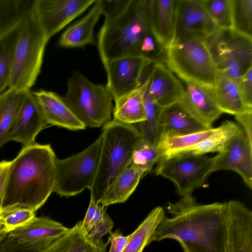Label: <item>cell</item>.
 Instances as JSON below:
<instances>
[{
	"label": "cell",
	"mask_w": 252,
	"mask_h": 252,
	"mask_svg": "<svg viewBox=\"0 0 252 252\" xmlns=\"http://www.w3.org/2000/svg\"><path fill=\"white\" fill-rule=\"evenodd\" d=\"M167 210L172 217H163L151 242L172 239L184 252H228L226 202L199 204L194 198H181Z\"/></svg>",
	"instance_id": "1"
},
{
	"label": "cell",
	"mask_w": 252,
	"mask_h": 252,
	"mask_svg": "<svg viewBox=\"0 0 252 252\" xmlns=\"http://www.w3.org/2000/svg\"><path fill=\"white\" fill-rule=\"evenodd\" d=\"M57 158L50 144L23 147L10 161L2 206L23 205L35 212L54 192Z\"/></svg>",
	"instance_id": "2"
},
{
	"label": "cell",
	"mask_w": 252,
	"mask_h": 252,
	"mask_svg": "<svg viewBox=\"0 0 252 252\" xmlns=\"http://www.w3.org/2000/svg\"><path fill=\"white\" fill-rule=\"evenodd\" d=\"M151 32L149 0H131L124 13L104 22L97 38V48L103 64L124 57L140 56L144 37Z\"/></svg>",
	"instance_id": "3"
},
{
	"label": "cell",
	"mask_w": 252,
	"mask_h": 252,
	"mask_svg": "<svg viewBox=\"0 0 252 252\" xmlns=\"http://www.w3.org/2000/svg\"><path fill=\"white\" fill-rule=\"evenodd\" d=\"M102 144L91 198L99 204L115 179L130 165L132 154L141 140L135 125L112 120L103 126Z\"/></svg>",
	"instance_id": "4"
},
{
	"label": "cell",
	"mask_w": 252,
	"mask_h": 252,
	"mask_svg": "<svg viewBox=\"0 0 252 252\" xmlns=\"http://www.w3.org/2000/svg\"><path fill=\"white\" fill-rule=\"evenodd\" d=\"M49 40L40 27L32 8L25 18L18 39L8 88L24 93L31 90L40 73Z\"/></svg>",
	"instance_id": "5"
},
{
	"label": "cell",
	"mask_w": 252,
	"mask_h": 252,
	"mask_svg": "<svg viewBox=\"0 0 252 252\" xmlns=\"http://www.w3.org/2000/svg\"><path fill=\"white\" fill-rule=\"evenodd\" d=\"M62 97L86 127H99L112 121L113 97L107 86L93 83L78 71L68 79Z\"/></svg>",
	"instance_id": "6"
},
{
	"label": "cell",
	"mask_w": 252,
	"mask_h": 252,
	"mask_svg": "<svg viewBox=\"0 0 252 252\" xmlns=\"http://www.w3.org/2000/svg\"><path fill=\"white\" fill-rule=\"evenodd\" d=\"M164 62L185 83L215 87L218 71L205 40L184 37L172 42L165 49Z\"/></svg>",
	"instance_id": "7"
},
{
	"label": "cell",
	"mask_w": 252,
	"mask_h": 252,
	"mask_svg": "<svg viewBox=\"0 0 252 252\" xmlns=\"http://www.w3.org/2000/svg\"><path fill=\"white\" fill-rule=\"evenodd\" d=\"M103 134L85 150L63 159L56 160L54 192L61 196L70 197L90 189L97 169Z\"/></svg>",
	"instance_id": "8"
},
{
	"label": "cell",
	"mask_w": 252,
	"mask_h": 252,
	"mask_svg": "<svg viewBox=\"0 0 252 252\" xmlns=\"http://www.w3.org/2000/svg\"><path fill=\"white\" fill-rule=\"evenodd\" d=\"M213 157L179 152L162 157L155 173L171 181L181 198L193 196L196 189L204 187L212 172Z\"/></svg>",
	"instance_id": "9"
},
{
	"label": "cell",
	"mask_w": 252,
	"mask_h": 252,
	"mask_svg": "<svg viewBox=\"0 0 252 252\" xmlns=\"http://www.w3.org/2000/svg\"><path fill=\"white\" fill-rule=\"evenodd\" d=\"M205 41L217 71L237 80L252 66V38L222 28Z\"/></svg>",
	"instance_id": "10"
},
{
	"label": "cell",
	"mask_w": 252,
	"mask_h": 252,
	"mask_svg": "<svg viewBox=\"0 0 252 252\" xmlns=\"http://www.w3.org/2000/svg\"><path fill=\"white\" fill-rule=\"evenodd\" d=\"M96 0H34L33 11L49 40Z\"/></svg>",
	"instance_id": "11"
},
{
	"label": "cell",
	"mask_w": 252,
	"mask_h": 252,
	"mask_svg": "<svg viewBox=\"0 0 252 252\" xmlns=\"http://www.w3.org/2000/svg\"><path fill=\"white\" fill-rule=\"evenodd\" d=\"M154 63L143 57L128 56L104 63L107 74L106 85L113 100L140 86L147 76L149 66Z\"/></svg>",
	"instance_id": "12"
},
{
	"label": "cell",
	"mask_w": 252,
	"mask_h": 252,
	"mask_svg": "<svg viewBox=\"0 0 252 252\" xmlns=\"http://www.w3.org/2000/svg\"><path fill=\"white\" fill-rule=\"evenodd\" d=\"M217 29L200 0H175L172 42L184 37L205 41Z\"/></svg>",
	"instance_id": "13"
},
{
	"label": "cell",
	"mask_w": 252,
	"mask_h": 252,
	"mask_svg": "<svg viewBox=\"0 0 252 252\" xmlns=\"http://www.w3.org/2000/svg\"><path fill=\"white\" fill-rule=\"evenodd\" d=\"M229 170L237 173L252 188V143L240 126L225 146L213 157L212 172Z\"/></svg>",
	"instance_id": "14"
},
{
	"label": "cell",
	"mask_w": 252,
	"mask_h": 252,
	"mask_svg": "<svg viewBox=\"0 0 252 252\" xmlns=\"http://www.w3.org/2000/svg\"><path fill=\"white\" fill-rule=\"evenodd\" d=\"M48 125L40 105L32 90L25 93L8 134L7 141L23 147L36 143L38 134Z\"/></svg>",
	"instance_id": "15"
},
{
	"label": "cell",
	"mask_w": 252,
	"mask_h": 252,
	"mask_svg": "<svg viewBox=\"0 0 252 252\" xmlns=\"http://www.w3.org/2000/svg\"><path fill=\"white\" fill-rule=\"evenodd\" d=\"M179 102L207 128L212 127V124L222 113L214 87L196 83H186L184 94Z\"/></svg>",
	"instance_id": "16"
},
{
	"label": "cell",
	"mask_w": 252,
	"mask_h": 252,
	"mask_svg": "<svg viewBox=\"0 0 252 252\" xmlns=\"http://www.w3.org/2000/svg\"><path fill=\"white\" fill-rule=\"evenodd\" d=\"M146 94L162 108L178 102L185 93V88L174 74L162 62H154L149 74Z\"/></svg>",
	"instance_id": "17"
},
{
	"label": "cell",
	"mask_w": 252,
	"mask_h": 252,
	"mask_svg": "<svg viewBox=\"0 0 252 252\" xmlns=\"http://www.w3.org/2000/svg\"><path fill=\"white\" fill-rule=\"evenodd\" d=\"M69 228L45 217H34L29 222L8 234V236L30 248L41 251Z\"/></svg>",
	"instance_id": "18"
},
{
	"label": "cell",
	"mask_w": 252,
	"mask_h": 252,
	"mask_svg": "<svg viewBox=\"0 0 252 252\" xmlns=\"http://www.w3.org/2000/svg\"><path fill=\"white\" fill-rule=\"evenodd\" d=\"M43 112L48 125L71 130L86 128L63 100L55 92L41 89L33 92Z\"/></svg>",
	"instance_id": "19"
},
{
	"label": "cell",
	"mask_w": 252,
	"mask_h": 252,
	"mask_svg": "<svg viewBox=\"0 0 252 252\" xmlns=\"http://www.w3.org/2000/svg\"><path fill=\"white\" fill-rule=\"evenodd\" d=\"M175 4V0H149L151 30L165 49L174 38Z\"/></svg>",
	"instance_id": "20"
},
{
	"label": "cell",
	"mask_w": 252,
	"mask_h": 252,
	"mask_svg": "<svg viewBox=\"0 0 252 252\" xmlns=\"http://www.w3.org/2000/svg\"><path fill=\"white\" fill-rule=\"evenodd\" d=\"M149 80L148 74L140 86L114 100L113 120L128 125L139 124L144 120V97Z\"/></svg>",
	"instance_id": "21"
},
{
	"label": "cell",
	"mask_w": 252,
	"mask_h": 252,
	"mask_svg": "<svg viewBox=\"0 0 252 252\" xmlns=\"http://www.w3.org/2000/svg\"><path fill=\"white\" fill-rule=\"evenodd\" d=\"M208 129L194 118L178 102L162 108L160 136L181 135Z\"/></svg>",
	"instance_id": "22"
},
{
	"label": "cell",
	"mask_w": 252,
	"mask_h": 252,
	"mask_svg": "<svg viewBox=\"0 0 252 252\" xmlns=\"http://www.w3.org/2000/svg\"><path fill=\"white\" fill-rule=\"evenodd\" d=\"M101 15L96 0L83 17L62 33L59 40V45L64 47L76 48L94 43V29Z\"/></svg>",
	"instance_id": "23"
},
{
	"label": "cell",
	"mask_w": 252,
	"mask_h": 252,
	"mask_svg": "<svg viewBox=\"0 0 252 252\" xmlns=\"http://www.w3.org/2000/svg\"><path fill=\"white\" fill-rule=\"evenodd\" d=\"M108 243L93 241L82 227L81 221L40 252H105Z\"/></svg>",
	"instance_id": "24"
},
{
	"label": "cell",
	"mask_w": 252,
	"mask_h": 252,
	"mask_svg": "<svg viewBox=\"0 0 252 252\" xmlns=\"http://www.w3.org/2000/svg\"><path fill=\"white\" fill-rule=\"evenodd\" d=\"M25 18L17 22L0 23V94L8 88L14 53Z\"/></svg>",
	"instance_id": "25"
},
{
	"label": "cell",
	"mask_w": 252,
	"mask_h": 252,
	"mask_svg": "<svg viewBox=\"0 0 252 252\" xmlns=\"http://www.w3.org/2000/svg\"><path fill=\"white\" fill-rule=\"evenodd\" d=\"M219 106L223 113L235 116L248 109L239 90L237 80L218 71L214 87Z\"/></svg>",
	"instance_id": "26"
},
{
	"label": "cell",
	"mask_w": 252,
	"mask_h": 252,
	"mask_svg": "<svg viewBox=\"0 0 252 252\" xmlns=\"http://www.w3.org/2000/svg\"><path fill=\"white\" fill-rule=\"evenodd\" d=\"M144 176L141 171L130 165L113 181L99 204L106 208L110 205L125 203Z\"/></svg>",
	"instance_id": "27"
},
{
	"label": "cell",
	"mask_w": 252,
	"mask_h": 252,
	"mask_svg": "<svg viewBox=\"0 0 252 252\" xmlns=\"http://www.w3.org/2000/svg\"><path fill=\"white\" fill-rule=\"evenodd\" d=\"M82 227L88 236L94 242L99 243L104 235L111 232L114 223L106 212V207L95 202L92 198Z\"/></svg>",
	"instance_id": "28"
},
{
	"label": "cell",
	"mask_w": 252,
	"mask_h": 252,
	"mask_svg": "<svg viewBox=\"0 0 252 252\" xmlns=\"http://www.w3.org/2000/svg\"><path fill=\"white\" fill-rule=\"evenodd\" d=\"M164 215L162 207L154 208L130 234V238L122 252H142L145 247L151 243L152 237Z\"/></svg>",
	"instance_id": "29"
},
{
	"label": "cell",
	"mask_w": 252,
	"mask_h": 252,
	"mask_svg": "<svg viewBox=\"0 0 252 252\" xmlns=\"http://www.w3.org/2000/svg\"><path fill=\"white\" fill-rule=\"evenodd\" d=\"M239 127L233 122L226 121L216 127L215 131L208 137L198 144L180 152L195 155L218 153L235 134Z\"/></svg>",
	"instance_id": "30"
},
{
	"label": "cell",
	"mask_w": 252,
	"mask_h": 252,
	"mask_svg": "<svg viewBox=\"0 0 252 252\" xmlns=\"http://www.w3.org/2000/svg\"><path fill=\"white\" fill-rule=\"evenodd\" d=\"M25 93L8 88L0 94V149L7 142L8 134Z\"/></svg>",
	"instance_id": "31"
},
{
	"label": "cell",
	"mask_w": 252,
	"mask_h": 252,
	"mask_svg": "<svg viewBox=\"0 0 252 252\" xmlns=\"http://www.w3.org/2000/svg\"><path fill=\"white\" fill-rule=\"evenodd\" d=\"M215 129L216 127H211L185 135L161 136L157 146L160 150L162 157L169 156L198 144L210 135Z\"/></svg>",
	"instance_id": "32"
},
{
	"label": "cell",
	"mask_w": 252,
	"mask_h": 252,
	"mask_svg": "<svg viewBox=\"0 0 252 252\" xmlns=\"http://www.w3.org/2000/svg\"><path fill=\"white\" fill-rule=\"evenodd\" d=\"M145 118L137 128L141 140L157 145L160 136V119L163 108L153 101L145 93Z\"/></svg>",
	"instance_id": "33"
},
{
	"label": "cell",
	"mask_w": 252,
	"mask_h": 252,
	"mask_svg": "<svg viewBox=\"0 0 252 252\" xmlns=\"http://www.w3.org/2000/svg\"><path fill=\"white\" fill-rule=\"evenodd\" d=\"M35 211L28 206L14 204L0 209V225L8 234L29 222L34 217Z\"/></svg>",
	"instance_id": "34"
},
{
	"label": "cell",
	"mask_w": 252,
	"mask_h": 252,
	"mask_svg": "<svg viewBox=\"0 0 252 252\" xmlns=\"http://www.w3.org/2000/svg\"><path fill=\"white\" fill-rule=\"evenodd\" d=\"M230 28L252 38V0H230Z\"/></svg>",
	"instance_id": "35"
},
{
	"label": "cell",
	"mask_w": 252,
	"mask_h": 252,
	"mask_svg": "<svg viewBox=\"0 0 252 252\" xmlns=\"http://www.w3.org/2000/svg\"><path fill=\"white\" fill-rule=\"evenodd\" d=\"M162 157V153L157 145L141 139L134 150L130 165L145 176Z\"/></svg>",
	"instance_id": "36"
},
{
	"label": "cell",
	"mask_w": 252,
	"mask_h": 252,
	"mask_svg": "<svg viewBox=\"0 0 252 252\" xmlns=\"http://www.w3.org/2000/svg\"><path fill=\"white\" fill-rule=\"evenodd\" d=\"M218 28H230V0H200Z\"/></svg>",
	"instance_id": "37"
},
{
	"label": "cell",
	"mask_w": 252,
	"mask_h": 252,
	"mask_svg": "<svg viewBox=\"0 0 252 252\" xmlns=\"http://www.w3.org/2000/svg\"><path fill=\"white\" fill-rule=\"evenodd\" d=\"M101 15L105 16L104 22H111L123 14L131 0H97Z\"/></svg>",
	"instance_id": "38"
},
{
	"label": "cell",
	"mask_w": 252,
	"mask_h": 252,
	"mask_svg": "<svg viewBox=\"0 0 252 252\" xmlns=\"http://www.w3.org/2000/svg\"><path fill=\"white\" fill-rule=\"evenodd\" d=\"M237 82L246 106L252 109V66L237 79Z\"/></svg>",
	"instance_id": "39"
},
{
	"label": "cell",
	"mask_w": 252,
	"mask_h": 252,
	"mask_svg": "<svg viewBox=\"0 0 252 252\" xmlns=\"http://www.w3.org/2000/svg\"><path fill=\"white\" fill-rule=\"evenodd\" d=\"M0 252H40L21 244L7 234L0 243Z\"/></svg>",
	"instance_id": "40"
},
{
	"label": "cell",
	"mask_w": 252,
	"mask_h": 252,
	"mask_svg": "<svg viewBox=\"0 0 252 252\" xmlns=\"http://www.w3.org/2000/svg\"><path fill=\"white\" fill-rule=\"evenodd\" d=\"M130 237V234L124 236L119 230L111 232L107 242L111 243L109 252H122Z\"/></svg>",
	"instance_id": "41"
},
{
	"label": "cell",
	"mask_w": 252,
	"mask_h": 252,
	"mask_svg": "<svg viewBox=\"0 0 252 252\" xmlns=\"http://www.w3.org/2000/svg\"><path fill=\"white\" fill-rule=\"evenodd\" d=\"M236 121L245 132L249 141L252 143V109H248L235 116Z\"/></svg>",
	"instance_id": "42"
},
{
	"label": "cell",
	"mask_w": 252,
	"mask_h": 252,
	"mask_svg": "<svg viewBox=\"0 0 252 252\" xmlns=\"http://www.w3.org/2000/svg\"><path fill=\"white\" fill-rule=\"evenodd\" d=\"M10 161H0V209L2 206L6 180Z\"/></svg>",
	"instance_id": "43"
},
{
	"label": "cell",
	"mask_w": 252,
	"mask_h": 252,
	"mask_svg": "<svg viewBox=\"0 0 252 252\" xmlns=\"http://www.w3.org/2000/svg\"><path fill=\"white\" fill-rule=\"evenodd\" d=\"M8 234L3 228L0 225V243L3 239V238Z\"/></svg>",
	"instance_id": "44"
}]
</instances>
